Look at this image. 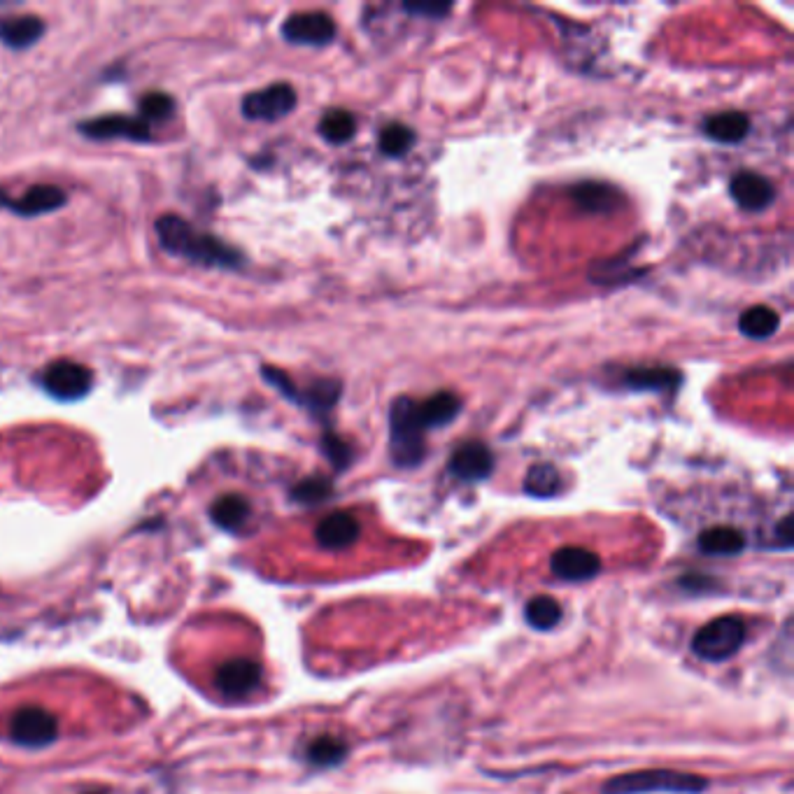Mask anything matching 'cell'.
<instances>
[{"mask_svg":"<svg viewBox=\"0 0 794 794\" xmlns=\"http://www.w3.org/2000/svg\"><path fill=\"white\" fill-rule=\"evenodd\" d=\"M743 641H746V622L736 615H725L701 627L694 634L692 648L706 662H722L732 657Z\"/></svg>","mask_w":794,"mask_h":794,"instance_id":"obj_4","label":"cell"},{"mask_svg":"<svg viewBox=\"0 0 794 794\" xmlns=\"http://www.w3.org/2000/svg\"><path fill=\"white\" fill-rule=\"evenodd\" d=\"M296 108V91L285 82L252 91L243 101V115L254 122H275Z\"/></svg>","mask_w":794,"mask_h":794,"instance_id":"obj_8","label":"cell"},{"mask_svg":"<svg viewBox=\"0 0 794 794\" xmlns=\"http://www.w3.org/2000/svg\"><path fill=\"white\" fill-rule=\"evenodd\" d=\"M264 683V669L252 657H231L215 673V687L224 699H247Z\"/></svg>","mask_w":794,"mask_h":794,"instance_id":"obj_6","label":"cell"},{"mask_svg":"<svg viewBox=\"0 0 794 794\" xmlns=\"http://www.w3.org/2000/svg\"><path fill=\"white\" fill-rule=\"evenodd\" d=\"M159 243L173 257H182L191 264L212 268H238L243 266V254L233 250L222 240L208 233L196 231L187 219L177 215H163L157 219Z\"/></svg>","mask_w":794,"mask_h":794,"instance_id":"obj_1","label":"cell"},{"mask_svg":"<svg viewBox=\"0 0 794 794\" xmlns=\"http://www.w3.org/2000/svg\"><path fill=\"white\" fill-rule=\"evenodd\" d=\"M282 35L292 45L324 47L336 38V24L324 12H299L282 24Z\"/></svg>","mask_w":794,"mask_h":794,"instance_id":"obj_9","label":"cell"},{"mask_svg":"<svg viewBox=\"0 0 794 794\" xmlns=\"http://www.w3.org/2000/svg\"><path fill=\"white\" fill-rule=\"evenodd\" d=\"M778 324H781V319H778L776 310H771L769 306L748 308L739 319V329L743 336L755 338V340L769 338L771 333L778 329Z\"/></svg>","mask_w":794,"mask_h":794,"instance_id":"obj_22","label":"cell"},{"mask_svg":"<svg viewBox=\"0 0 794 794\" xmlns=\"http://www.w3.org/2000/svg\"><path fill=\"white\" fill-rule=\"evenodd\" d=\"M550 571L557 580L580 583L590 580L601 571V557L594 550L580 548V545H564L550 559Z\"/></svg>","mask_w":794,"mask_h":794,"instance_id":"obj_11","label":"cell"},{"mask_svg":"<svg viewBox=\"0 0 794 794\" xmlns=\"http://www.w3.org/2000/svg\"><path fill=\"white\" fill-rule=\"evenodd\" d=\"M680 373L673 371V368H632V371H627L625 375V385H629L632 389H645V392H650V389H655V392H673V389H678L680 385Z\"/></svg>","mask_w":794,"mask_h":794,"instance_id":"obj_18","label":"cell"},{"mask_svg":"<svg viewBox=\"0 0 794 794\" xmlns=\"http://www.w3.org/2000/svg\"><path fill=\"white\" fill-rule=\"evenodd\" d=\"M361 524L357 517L347 510H336V513L326 515L315 529V541L322 545L324 550H347L350 545L359 541Z\"/></svg>","mask_w":794,"mask_h":794,"instance_id":"obj_12","label":"cell"},{"mask_svg":"<svg viewBox=\"0 0 794 794\" xmlns=\"http://www.w3.org/2000/svg\"><path fill=\"white\" fill-rule=\"evenodd\" d=\"M261 375H264V378L271 382L275 389H280V394H285L289 401L299 403L301 392L296 389L292 378H289L285 371H280V368H273V366H264V368H261Z\"/></svg>","mask_w":794,"mask_h":794,"instance_id":"obj_33","label":"cell"},{"mask_svg":"<svg viewBox=\"0 0 794 794\" xmlns=\"http://www.w3.org/2000/svg\"><path fill=\"white\" fill-rule=\"evenodd\" d=\"M424 427H445L459 415V399L452 392H438L422 403H417Z\"/></svg>","mask_w":794,"mask_h":794,"instance_id":"obj_19","label":"cell"},{"mask_svg":"<svg viewBox=\"0 0 794 794\" xmlns=\"http://www.w3.org/2000/svg\"><path fill=\"white\" fill-rule=\"evenodd\" d=\"M706 788V781L692 774L678 771H638V774L618 776L604 785L606 794H645V792H676L697 794Z\"/></svg>","mask_w":794,"mask_h":794,"instance_id":"obj_3","label":"cell"},{"mask_svg":"<svg viewBox=\"0 0 794 794\" xmlns=\"http://www.w3.org/2000/svg\"><path fill=\"white\" fill-rule=\"evenodd\" d=\"M524 615H527V622L531 627L552 629L559 620H562V606H559L552 597H536L529 601Z\"/></svg>","mask_w":794,"mask_h":794,"instance_id":"obj_28","label":"cell"},{"mask_svg":"<svg viewBox=\"0 0 794 794\" xmlns=\"http://www.w3.org/2000/svg\"><path fill=\"white\" fill-rule=\"evenodd\" d=\"M45 21L33 14L26 17H7L0 21V42L10 49H28L42 38Z\"/></svg>","mask_w":794,"mask_h":794,"instance_id":"obj_16","label":"cell"},{"mask_svg":"<svg viewBox=\"0 0 794 794\" xmlns=\"http://www.w3.org/2000/svg\"><path fill=\"white\" fill-rule=\"evenodd\" d=\"M329 494H331V482L326 478L313 476V478H306L303 482H299L292 496L301 503H319V501H324Z\"/></svg>","mask_w":794,"mask_h":794,"instance_id":"obj_31","label":"cell"},{"mask_svg":"<svg viewBox=\"0 0 794 794\" xmlns=\"http://www.w3.org/2000/svg\"><path fill=\"white\" fill-rule=\"evenodd\" d=\"M77 131L94 140H136V143H145V140L152 138L150 124L138 117L124 115H105L89 119V122H82L77 126Z\"/></svg>","mask_w":794,"mask_h":794,"instance_id":"obj_10","label":"cell"},{"mask_svg":"<svg viewBox=\"0 0 794 794\" xmlns=\"http://www.w3.org/2000/svg\"><path fill=\"white\" fill-rule=\"evenodd\" d=\"M68 194L56 184H35L19 201H10V208L21 217H40L66 205Z\"/></svg>","mask_w":794,"mask_h":794,"instance_id":"obj_15","label":"cell"},{"mask_svg":"<svg viewBox=\"0 0 794 794\" xmlns=\"http://www.w3.org/2000/svg\"><path fill=\"white\" fill-rule=\"evenodd\" d=\"M562 478L552 464H536L531 466L527 478H524V489L534 496H552L559 492Z\"/></svg>","mask_w":794,"mask_h":794,"instance_id":"obj_27","label":"cell"},{"mask_svg":"<svg viewBox=\"0 0 794 794\" xmlns=\"http://www.w3.org/2000/svg\"><path fill=\"white\" fill-rule=\"evenodd\" d=\"M699 548L706 555H736L746 548V536L734 527H711L701 531Z\"/></svg>","mask_w":794,"mask_h":794,"instance_id":"obj_20","label":"cell"},{"mask_svg":"<svg viewBox=\"0 0 794 794\" xmlns=\"http://www.w3.org/2000/svg\"><path fill=\"white\" fill-rule=\"evenodd\" d=\"M729 194H732L736 205H741L743 210L757 212L774 201V184L767 177L743 170V173L734 175L732 182H729Z\"/></svg>","mask_w":794,"mask_h":794,"instance_id":"obj_13","label":"cell"},{"mask_svg":"<svg viewBox=\"0 0 794 794\" xmlns=\"http://www.w3.org/2000/svg\"><path fill=\"white\" fill-rule=\"evenodd\" d=\"M573 198H576V203L587 212H608L613 205L620 203L622 196L613 187H608V184L590 182V184H580V187L573 191Z\"/></svg>","mask_w":794,"mask_h":794,"instance_id":"obj_23","label":"cell"},{"mask_svg":"<svg viewBox=\"0 0 794 794\" xmlns=\"http://www.w3.org/2000/svg\"><path fill=\"white\" fill-rule=\"evenodd\" d=\"M354 131H357V119L347 110H329L319 122V133L331 145H343L352 140Z\"/></svg>","mask_w":794,"mask_h":794,"instance_id":"obj_25","label":"cell"},{"mask_svg":"<svg viewBox=\"0 0 794 794\" xmlns=\"http://www.w3.org/2000/svg\"><path fill=\"white\" fill-rule=\"evenodd\" d=\"M175 101L168 94H161V91H152L147 94L143 101H140V115H143V122H163L173 115Z\"/></svg>","mask_w":794,"mask_h":794,"instance_id":"obj_29","label":"cell"},{"mask_svg":"<svg viewBox=\"0 0 794 794\" xmlns=\"http://www.w3.org/2000/svg\"><path fill=\"white\" fill-rule=\"evenodd\" d=\"M7 734L21 746H47L59 736V722L45 708L21 706L19 711H14Z\"/></svg>","mask_w":794,"mask_h":794,"instance_id":"obj_7","label":"cell"},{"mask_svg":"<svg viewBox=\"0 0 794 794\" xmlns=\"http://www.w3.org/2000/svg\"><path fill=\"white\" fill-rule=\"evenodd\" d=\"M406 10L413 14H431L434 19L445 17L452 10V5H436V3H406Z\"/></svg>","mask_w":794,"mask_h":794,"instance_id":"obj_34","label":"cell"},{"mask_svg":"<svg viewBox=\"0 0 794 794\" xmlns=\"http://www.w3.org/2000/svg\"><path fill=\"white\" fill-rule=\"evenodd\" d=\"M345 755V743L333 739V736H322V739L313 741V746L308 748V757L315 764H336L343 760Z\"/></svg>","mask_w":794,"mask_h":794,"instance_id":"obj_30","label":"cell"},{"mask_svg":"<svg viewBox=\"0 0 794 794\" xmlns=\"http://www.w3.org/2000/svg\"><path fill=\"white\" fill-rule=\"evenodd\" d=\"M250 503L243 499L240 494H226L219 496V499L212 503L210 517L215 520L222 529H240L250 517Z\"/></svg>","mask_w":794,"mask_h":794,"instance_id":"obj_21","label":"cell"},{"mask_svg":"<svg viewBox=\"0 0 794 794\" xmlns=\"http://www.w3.org/2000/svg\"><path fill=\"white\" fill-rule=\"evenodd\" d=\"M3 205H10V198H7L5 191L0 189V208H3Z\"/></svg>","mask_w":794,"mask_h":794,"instance_id":"obj_35","label":"cell"},{"mask_svg":"<svg viewBox=\"0 0 794 794\" xmlns=\"http://www.w3.org/2000/svg\"><path fill=\"white\" fill-rule=\"evenodd\" d=\"M322 450L338 471L347 469L352 462V452H350V448H347V443L343 441V438H338L336 434H331V431H326L322 438Z\"/></svg>","mask_w":794,"mask_h":794,"instance_id":"obj_32","label":"cell"},{"mask_svg":"<svg viewBox=\"0 0 794 794\" xmlns=\"http://www.w3.org/2000/svg\"><path fill=\"white\" fill-rule=\"evenodd\" d=\"M748 131H750V117L734 110L708 117L704 124L706 136L715 140V143H725V145L741 143V140L748 136Z\"/></svg>","mask_w":794,"mask_h":794,"instance_id":"obj_17","label":"cell"},{"mask_svg":"<svg viewBox=\"0 0 794 794\" xmlns=\"http://www.w3.org/2000/svg\"><path fill=\"white\" fill-rule=\"evenodd\" d=\"M40 382L45 387V392L52 394L54 399L77 401L89 394L91 385H94V373L87 366L77 364V361L61 359L49 364L42 371Z\"/></svg>","mask_w":794,"mask_h":794,"instance_id":"obj_5","label":"cell"},{"mask_svg":"<svg viewBox=\"0 0 794 794\" xmlns=\"http://www.w3.org/2000/svg\"><path fill=\"white\" fill-rule=\"evenodd\" d=\"M340 392H343V385L338 380H317L313 387L301 392L299 403L313 410L315 415H324L336 406V401L340 399Z\"/></svg>","mask_w":794,"mask_h":794,"instance_id":"obj_24","label":"cell"},{"mask_svg":"<svg viewBox=\"0 0 794 794\" xmlns=\"http://www.w3.org/2000/svg\"><path fill=\"white\" fill-rule=\"evenodd\" d=\"M424 427L417 401L401 396L392 403L389 413V448H392V459L401 469H413L427 457V443H424Z\"/></svg>","mask_w":794,"mask_h":794,"instance_id":"obj_2","label":"cell"},{"mask_svg":"<svg viewBox=\"0 0 794 794\" xmlns=\"http://www.w3.org/2000/svg\"><path fill=\"white\" fill-rule=\"evenodd\" d=\"M415 140L417 136L413 129H408L403 124H389L380 133V152L385 157H403V154L413 150Z\"/></svg>","mask_w":794,"mask_h":794,"instance_id":"obj_26","label":"cell"},{"mask_svg":"<svg viewBox=\"0 0 794 794\" xmlns=\"http://www.w3.org/2000/svg\"><path fill=\"white\" fill-rule=\"evenodd\" d=\"M494 469V457L482 443H464L450 459V473L459 480L476 482L487 478Z\"/></svg>","mask_w":794,"mask_h":794,"instance_id":"obj_14","label":"cell"}]
</instances>
